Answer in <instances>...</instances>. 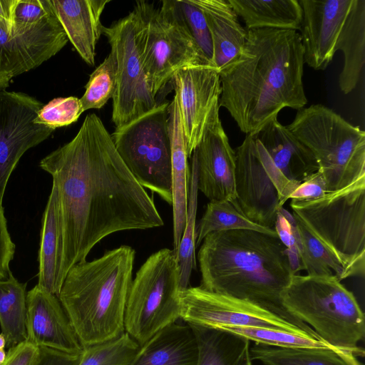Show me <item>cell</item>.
Returning a JSON list of instances; mask_svg holds the SVG:
<instances>
[{
    "label": "cell",
    "mask_w": 365,
    "mask_h": 365,
    "mask_svg": "<svg viewBox=\"0 0 365 365\" xmlns=\"http://www.w3.org/2000/svg\"><path fill=\"white\" fill-rule=\"evenodd\" d=\"M39 166L58 192L61 289L69 269L85 261L104 237L164 225L153 198L125 165L95 113L87 115L75 137L42 158Z\"/></svg>",
    "instance_id": "6da1fadb"
},
{
    "label": "cell",
    "mask_w": 365,
    "mask_h": 365,
    "mask_svg": "<svg viewBox=\"0 0 365 365\" xmlns=\"http://www.w3.org/2000/svg\"><path fill=\"white\" fill-rule=\"evenodd\" d=\"M304 48L294 30H247L242 53L219 71L224 107L246 135H254L285 108L307 103Z\"/></svg>",
    "instance_id": "7a4b0ae2"
},
{
    "label": "cell",
    "mask_w": 365,
    "mask_h": 365,
    "mask_svg": "<svg viewBox=\"0 0 365 365\" xmlns=\"http://www.w3.org/2000/svg\"><path fill=\"white\" fill-rule=\"evenodd\" d=\"M197 259L200 287L259 305L318 336L282 306L281 294L296 274L277 235L252 230L210 233Z\"/></svg>",
    "instance_id": "3957f363"
},
{
    "label": "cell",
    "mask_w": 365,
    "mask_h": 365,
    "mask_svg": "<svg viewBox=\"0 0 365 365\" xmlns=\"http://www.w3.org/2000/svg\"><path fill=\"white\" fill-rule=\"evenodd\" d=\"M135 256L134 249L121 245L76 264L67 273L58 298L83 347L125 332Z\"/></svg>",
    "instance_id": "277c9868"
},
{
    "label": "cell",
    "mask_w": 365,
    "mask_h": 365,
    "mask_svg": "<svg viewBox=\"0 0 365 365\" xmlns=\"http://www.w3.org/2000/svg\"><path fill=\"white\" fill-rule=\"evenodd\" d=\"M285 310L352 365L364 351L358 346L365 334L364 314L354 294L336 275L294 274L281 294Z\"/></svg>",
    "instance_id": "5b68a950"
},
{
    "label": "cell",
    "mask_w": 365,
    "mask_h": 365,
    "mask_svg": "<svg viewBox=\"0 0 365 365\" xmlns=\"http://www.w3.org/2000/svg\"><path fill=\"white\" fill-rule=\"evenodd\" d=\"M293 215L344 269L365 271V176L312 200H291Z\"/></svg>",
    "instance_id": "8992f818"
},
{
    "label": "cell",
    "mask_w": 365,
    "mask_h": 365,
    "mask_svg": "<svg viewBox=\"0 0 365 365\" xmlns=\"http://www.w3.org/2000/svg\"><path fill=\"white\" fill-rule=\"evenodd\" d=\"M133 12L137 47L155 98L180 68L190 65L212 66L184 24L175 0L163 1L160 8L138 1Z\"/></svg>",
    "instance_id": "52a82bcc"
},
{
    "label": "cell",
    "mask_w": 365,
    "mask_h": 365,
    "mask_svg": "<svg viewBox=\"0 0 365 365\" xmlns=\"http://www.w3.org/2000/svg\"><path fill=\"white\" fill-rule=\"evenodd\" d=\"M312 153L328 192L365 176V133L331 108L315 104L297 110L286 126Z\"/></svg>",
    "instance_id": "ba28073f"
},
{
    "label": "cell",
    "mask_w": 365,
    "mask_h": 365,
    "mask_svg": "<svg viewBox=\"0 0 365 365\" xmlns=\"http://www.w3.org/2000/svg\"><path fill=\"white\" fill-rule=\"evenodd\" d=\"M180 272L176 250L161 249L138 270L129 290L125 331L140 346L180 319Z\"/></svg>",
    "instance_id": "9c48e42d"
},
{
    "label": "cell",
    "mask_w": 365,
    "mask_h": 365,
    "mask_svg": "<svg viewBox=\"0 0 365 365\" xmlns=\"http://www.w3.org/2000/svg\"><path fill=\"white\" fill-rule=\"evenodd\" d=\"M170 103H158L135 120L115 128L110 135L118 155L137 182L172 205Z\"/></svg>",
    "instance_id": "30bf717a"
},
{
    "label": "cell",
    "mask_w": 365,
    "mask_h": 365,
    "mask_svg": "<svg viewBox=\"0 0 365 365\" xmlns=\"http://www.w3.org/2000/svg\"><path fill=\"white\" fill-rule=\"evenodd\" d=\"M235 153V202L252 222L274 230L279 209L297 186L282 175L254 135H247Z\"/></svg>",
    "instance_id": "8fae6325"
},
{
    "label": "cell",
    "mask_w": 365,
    "mask_h": 365,
    "mask_svg": "<svg viewBox=\"0 0 365 365\" xmlns=\"http://www.w3.org/2000/svg\"><path fill=\"white\" fill-rule=\"evenodd\" d=\"M116 63V88L112 121L121 127L158 106L149 88L135 37L133 11L110 26H103Z\"/></svg>",
    "instance_id": "7c38bea8"
},
{
    "label": "cell",
    "mask_w": 365,
    "mask_h": 365,
    "mask_svg": "<svg viewBox=\"0 0 365 365\" xmlns=\"http://www.w3.org/2000/svg\"><path fill=\"white\" fill-rule=\"evenodd\" d=\"M180 308V319L189 324L215 329L265 327L319 338L259 305L200 286L188 287L181 291Z\"/></svg>",
    "instance_id": "4fadbf2b"
},
{
    "label": "cell",
    "mask_w": 365,
    "mask_h": 365,
    "mask_svg": "<svg viewBox=\"0 0 365 365\" xmlns=\"http://www.w3.org/2000/svg\"><path fill=\"white\" fill-rule=\"evenodd\" d=\"M42 102L22 92L0 90V198L22 155L55 130L34 122Z\"/></svg>",
    "instance_id": "5bb4252c"
},
{
    "label": "cell",
    "mask_w": 365,
    "mask_h": 365,
    "mask_svg": "<svg viewBox=\"0 0 365 365\" xmlns=\"http://www.w3.org/2000/svg\"><path fill=\"white\" fill-rule=\"evenodd\" d=\"M170 82L178 98L185 148L190 158L208 125L220 117L219 71L210 66H187L178 70Z\"/></svg>",
    "instance_id": "9a60e30c"
},
{
    "label": "cell",
    "mask_w": 365,
    "mask_h": 365,
    "mask_svg": "<svg viewBox=\"0 0 365 365\" xmlns=\"http://www.w3.org/2000/svg\"><path fill=\"white\" fill-rule=\"evenodd\" d=\"M68 41L55 14L38 24L13 27L9 32L0 26V85L8 88L13 78L37 68Z\"/></svg>",
    "instance_id": "2e32d148"
},
{
    "label": "cell",
    "mask_w": 365,
    "mask_h": 365,
    "mask_svg": "<svg viewBox=\"0 0 365 365\" xmlns=\"http://www.w3.org/2000/svg\"><path fill=\"white\" fill-rule=\"evenodd\" d=\"M190 158L196 165L197 189L210 201L236 200L235 153L220 117L208 125Z\"/></svg>",
    "instance_id": "e0dca14e"
},
{
    "label": "cell",
    "mask_w": 365,
    "mask_h": 365,
    "mask_svg": "<svg viewBox=\"0 0 365 365\" xmlns=\"http://www.w3.org/2000/svg\"><path fill=\"white\" fill-rule=\"evenodd\" d=\"M302 9L300 34L304 62L324 70L332 61L336 44L353 0H299Z\"/></svg>",
    "instance_id": "ac0fdd59"
},
{
    "label": "cell",
    "mask_w": 365,
    "mask_h": 365,
    "mask_svg": "<svg viewBox=\"0 0 365 365\" xmlns=\"http://www.w3.org/2000/svg\"><path fill=\"white\" fill-rule=\"evenodd\" d=\"M26 341L72 354L82 346L58 296L36 284L26 294Z\"/></svg>",
    "instance_id": "d6986e66"
},
{
    "label": "cell",
    "mask_w": 365,
    "mask_h": 365,
    "mask_svg": "<svg viewBox=\"0 0 365 365\" xmlns=\"http://www.w3.org/2000/svg\"><path fill=\"white\" fill-rule=\"evenodd\" d=\"M68 40L88 65L96 63V45L104 26L101 17L110 0H50Z\"/></svg>",
    "instance_id": "ffe728a7"
},
{
    "label": "cell",
    "mask_w": 365,
    "mask_h": 365,
    "mask_svg": "<svg viewBox=\"0 0 365 365\" xmlns=\"http://www.w3.org/2000/svg\"><path fill=\"white\" fill-rule=\"evenodd\" d=\"M252 135L263 145L282 175L295 186L319 170L311 151L278 121L277 117L269 120Z\"/></svg>",
    "instance_id": "44dd1931"
},
{
    "label": "cell",
    "mask_w": 365,
    "mask_h": 365,
    "mask_svg": "<svg viewBox=\"0 0 365 365\" xmlns=\"http://www.w3.org/2000/svg\"><path fill=\"white\" fill-rule=\"evenodd\" d=\"M192 1L205 17L212 41V66L220 71L242 53L247 30L240 24L228 0Z\"/></svg>",
    "instance_id": "7402d4cb"
},
{
    "label": "cell",
    "mask_w": 365,
    "mask_h": 365,
    "mask_svg": "<svg viewBox=\"0 0 365 365\" xmlns=\"http://www.w3.org/2000/svg\"><path fill=\"white\" fill-rule=\"evenodd\" d=\"M197 360L195 333L189 324L180 319L140 346L133 365H197Z\"/></svg>",
    "instance_id": "603a6c76"
},
{
    "label": "cell",
    "mask_w": 365,
    "mask_h": 365,
    "mask_svg": "<svg viewBox=\"0 0 365 365\" xmlns=\"http://www.w3.org/2000/svg\"><path fill=\"white\" fill-rule=\"evenodd\" d=\"M168 127L171 145L173 180V249H177L186 222L190 170L184 140L178 98L174 94L169 106Z\"/></svg>",
    "instance_id": "cb8c5ba5"
},
{
    "label": "cell",
    "mask_w": 365,
    "mask_h": 365,
    "mask_svg": "<svg viewBox=\"0 0 365 365\" xmlns=\"http://www.w3.org/2000/svg\"><path fill=\"white\" fill-rule=\"evenodd\" d=\"M338 50L344 57L339 86L348 94L357 86L365 63V0H353L336 44Z\"/></svg>",
    "instance_id": "d4e9b609"
},
{
    "label": "cell",
    "mask_w": 365,
    "mask_h": 365,
    "mask_svg": "<svg viewBox=\"0 0 365 365\" xmlns=\"http://www.w3.org/2000/svg\"><path fill=\"white\" fill-rule=\"evenodd\" d=\"M38 262L37 284L58 297L61 291L58 284L61 263L59 200L58 189L53 182L41 220Z\"/></svg>",
    "instance_id": "484cf974"
},
{
    "label": "cell",
    "mask_w": 365,
    "mask_h": 365,
    "mask_svg": "<svg viewBox=\"0 0 365 365\" xmlns=\"http://www.w3.org/2000/svg\"><path fill=\"white\" fill-rule=\"evenodd\" d=\"M198 346L197 365H252L250 341L240 334L190 324Z\"/></svg>",
    "instance_id": "4316f807"
},
{
    "label": "cell",
    "mask_w": 365,
    "mask_h": 365,
    "mask_svg": "<svg viewBox=\"0 0 365 365\" xmlns=\"http://www.w3.org/2000/svg\"><path fill=\"white\" fill-rule=\"evenodd\" d=\"M246 29L300 30L302 9L299 0H228Z\"/></svg>",
    "instance_id": "83f0119b"
},
{
    "label": "cell",
    "mask_w": 365,
    "mask_h": 365,
    "mask_svg": "<svg viewBox=\"0 0 365 365\" xmlns=\"http://www.w3.org/2000/svg\"><path fill=\"white\" fill-rule=\"evenodd\" d=\"M26 285L11 271L0 279V327L9 348L26 341Z\"/></svg>",
    "instance_id": "f1b7e54d"
},
{
    "label": "cell",
    "mask_w": 365,
    "mask_h": 365,
    "mask_svg": "<svg viewBox=\"0 0 365 365\" xmlns=\"http://www.w3.org/2000/svg\"><path fill=\"white\" fill-rule=\"evenodd\" d=\"M252 360L264 365H352L337 351L323 348H282L256 344Z\"/></svg>",
    "instance_id": "f546056e"
},
{
    "label": "cell",
    "mask_w": 365,
    "mask_h": 365,
    "mask_svg": "<svg viewBox=\"0 0 365 365\" xmlns=\"http://www.w3.org/2000/svg\"><path fill=\"white\" fill-rule=\"evenodd\" d=\"M232 230H252L277 235L274 230L262 227L249 220L235 200L210 201L196 227V246L210 233Z\"/></svg>",
    "instance_id": "4dcf8cb0"
},
{
    "label": "cell",
    "mask_w": 365,
    "mask_h": 365,
    "mask_svg": "<svg viewBox=\"0 0 365 365\" xmlns=\"http://www.w3.org/2000/svg\"><path fill=\"white\" fill-rule=\"evenodd\" d=\"M189 178L187 210L185 229L176 249L181 290L189 287L193 269H196V215L197 207V176L195 162L191 160Z\"/></svg>",
    "instance_id": "1f68e13d"
},
{
    "label": "cell",
    "mask_w": 365,
    "mask_h": 365,
    "mask_svg": "<svg viewBox=\"0 0 365 365\" xmlns=\"http://www.w3.org/2000/svg\"><path fill=\"white\" fill-rule=\"evenodd\" d=\"M299 240V252L302 269L309 275L334 274L340 280L346 279L344 268L309 233L302 222L294 217Z\"/></svg>",
    "instance_id": "d6a6232c"
},
{
    "label": "cell",
    "mask_w": 365,
    "mask_h": 365,
    "mask_svg": "<svg viewBox=\"0 0 365 365\" xmlns=\"http://www.w3.org/2000/svg\"><path fill=\"white\" fill-rule=\"evenodd\" d=\"M140 347L125 331L111 340L83 347L78 365H133Z\"/></svg>",
    "instance_id": "836d02e7"
},
{
    "label": "cell",
    "mask_w": 365,
    "mask_h": 365,
    "mask_svg": "<svg viewBox=\"0 0 365 365\" xmlns=\"http://www.w3.org/2000/svg\"><path fill=\"white\" fill-rule=\"evenodd\" d=\"M220 329L240 334L256 344L267 346L282 348H323L336 351L319 338L283 329L257 327H230Z\"/></svg>",
    "instance_id": "e575fe53"
},
{
    "label": "cell",
    "mask_w": 365,
    "mask_h": 365,
    "mask_svg": "<svg viewBox=\"0 0 365 365\" xmlns=\"http://www.w3.org/2000/svg\"><path fill=\"white\" fill-rule=\"evenodd\" d=\"M116 88V63L111 52L91 74L80 98L83 112L101 108L113 98Z\"/></svg>",
    "instance_id": "d590c367"
},
{
    "label": "cell",
    "mask_w": 365,
    "mask_h": 365,
    "mask_svg": "<svg viewBox=\"0 0 365 365\" xmlns=\"http://www.w3.org/2000/svg\"><path fill=\"white\" fill-rule=\"evenodd\" d=\"M83 113L80 98L59 97L43 105L34 122L56 130L75 123Z\"/></svg>",
    "instance_id": "8d00e7d4"
},
{
    "label": "cell",
    "mask_w": 365,
    "mask_h": 365,
    "mask_svg": "<svg viewBox=\"0 0 365 365\" xmlns=\"http://www.w3.org/2000/svg\"><path fill=\"white\" fill-rule=\"evenodd\" d=\"M175 3L190 35L204 56L213 66L212 41L204 14L192 0H175Z\"/></svg>",
    "instance_id": "74e56055"
},
{
    "label": "cell",
    "mask_w": 365,
    "mask_h": 365,
    "mask_svg": "<svg viewBox=\"0 0 365 365\" xmlns=\"http://www.w3.org/2000/svg\"><path fill=\"white\" fill-rule=\"evenodd\" d=\"M274 230L278 237L287 248L291 265L297 274L302 269L297 224L293 215L283 207L277 213Z\"/></svg>",
    "instance_id": "f35d334b"
},
{
    "label": "cell",
    "mask_w": 365,
    "mask_h": 365,
    "mask_svg": "<svg viewBox=\"0 0 365 365\" xmlns=\"http://www.w3.org/2000/svg\"><path fill=\"white\" fill-rule=\"evenodd\" d=\"M53 14L50 0H16L11 28L36 25Z\"/></svg>",
    "instance_id": "ab89813d"
},
{
    "label": "cell",
    "mask_w": 365,
    "mask_h": 365,
    "mask_svg": "<svg viewBox=\"0 0 365 365\" xmlns=\"http://www.w3.org/2000/svg\"><path fill=\"white\" fill-rule=\"evenodd\" d=\"M328 192L322 174L317 170L301 182L289 196L291 200H312L325 195Z\"/></svg>",
    "instance_id": "60d3db41"
},
{
    "label": "cell",
    "mask_w": 365,
    "mask_h": 365,
    "mask_svg": "<svg viewBox=\"0 0 365 365\" xmlns=\"http://www.w3.org/2000/svg\"><path fill=\"white\" fill-rule=\"evenodd\" d=\"M15 245L8 230L4 210H0V279H6L10 270L9 264L14 258Z\"/></svg>",
    "instance_id": "b9f144b4"
},
{
    "label": "cell",
    "mask_w": 365,
    "mask_h": 365,
    "mask_svg": "<svg viewBox=\"0 0 365 365\" xmlns=\"http://www.w3.org/2000/svg\"><path fill=\"white\" fill-rule=\"evenodd\" d=\"M33 365H78L81 354H72L48 347H38Z\"/></svg>",
    "instance_id": "7bdbcfd3"
},
{
    "label": "cell",
    "mask_w": 365,
    "mask_h": 365,
    "mask_svg": "<svg viewBox=\"0 0 365 365\" xmlns=\"http://www.w3.org/2000/svg\"><path fill=\"white\" fill-rule=\"evenodd\" d=\"M38 348L24 341L9 348L5 361L1 365H33Z\"/></svg>",
    "instance_id": "ee69618b"
},
{
    "label": "cell",
    "mask_w": 365,
    "mask_h": 365,
    "mask_svg": "<svg viewBox=\"0 0 365 365\" xmlns=\"http://www.w3.org/2000/svg\"><path fill=\"white\" fill-rule=\"evenodd\" d=\"M16 0H0V26L9 31L12 26L13 12Z\"/></svg>",
    "instance_id": "f6af8a7d"
},
{
    "label": "cell",
    "mask_w": 365,
    "mask_h": 365,
    "mask_svg": "<svg viewBox=\"0 0 365 365\" xmlns=\"http://www.w3.org/2000/svg\"><path fill=\"white\" fill-rule=\"evenodd\" d=\"M7 353L4 349H0V365H1L6 360Z\"/></svg>",
    "instance_id": "bcb514c9"
},
{
    "label": "cell",
    "mask_w": 365,
    "mask_h": 365,
    "mask_svg": "<svg viewBox=\"0 0 365 365\" xmlns=\"http://www.w3.org/2000/svg\"><path fill=\"white\" fill-rule=\"evenodd\" d=\"M6 346V342L4 336L2 333L0 334V349H4Z\"/></svg>",
    "instance_id": "7dc6e473"
},
{
    "label": "cell",
    "mask_w": 365,
    "mask_h": 365,
    "mask_svg": "<svg viewBox=\"0 0 365 365\" xmlns=\"http://www.w3.org/2000/svg\"><path fill=\"white\" fill-rule=\"evenodd\" d=\"M0 210H4V207L2 206V200L0 198Z\"/></svg>",
    "instance_id": "c3c4849f"
}]
</instances>
